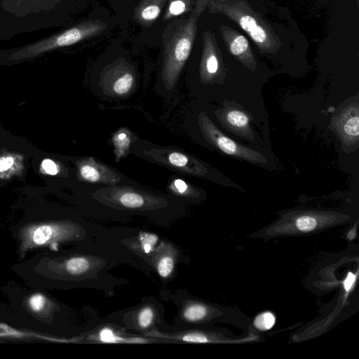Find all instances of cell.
Wrapping results in <instances>:
<instances>
[{"label": "cell", "instance_id": "cell-11", "mask_svg": "<svg viewBox=\"0 0 359 359\" xmlns=\"http://www.w3.org/2000/svg\"><path fill=\"white\" fill-rule=\"evenodd\" d=\"M133 80L130 73H123L114 81L113 86L114 92L119 95L126 93L131 88Z\"/></svg>", "mask_w": 359, "mask_h": 359}, {"label": "cell", "instance_id": "cell-17", "mask_svg": "<svg viewBox=\"0 0 359 359\" xmlns=\"http://www.w3.org/2000/svg\"><path fill=\"white\" fill-rule=\"evenodd\" d=\"M53 230L49 226H42L36 229L33 235V240L37 245H42L51 237Z\"/></svg>", "mask_w": 359, "mask_h": 359}, {"label": "cell", "instance_id": "cell-25", "mask_svg": "<svg viewBox=\"0 0 359 359\" xmlns=\"http://www.w3.org/2000/svg\"><path fill=\"white\" fill-rule=\"evenodd\" d=\"M42 167L50 175H55L57 172V168L55 163L50 159L43 160Z\"/></svg>", "mask_w": 359, "mask_h": 359}, {"label": "cell", "instance_id": "cell-28", "mask_svg": "<svg viewBox=\"0 0 359 359\" xmlns=\"http://www.w3.org/2000/svg\"><path fill=\"white\" fill-rule=\"evenodd\" d=\"M174 185L180 193H184L188 189L186 182L180 179H177L174 181Z\"/></svg>", "mask_w": 359, "mask_h": 359}, {"label": "cell", "instance_id": "cell-29", "mask_svg": "<svg viewBox=\"0 0 359 359\" xmlns=\"http://www.w3.org/2000/svg\"><path fill=\"white\" fill-rule=\"evenodd\" d=\"M355 280V276L354 274L349 273L348 276L346 278V280L344 282V286L346 291H348L352 285H353Z\"/></svg>", "mask_w": 359, "mask_h": 359}, {"label": "cell", "instance_id": "cell-5", "mask_svg": "<svg viewBox=\"0 0 359 359\" xmlns=\"http://www.w3.org/2000/svg\"><path fill=\"white\" fill-rule=\"evenodd\" d=\"M332 126L342 142L348 147L358 144L359 137V110L358 103L347 106L334 118Z\"/></svg>", "mask_w": 359, "mask_h": 359}, {"label": "cell", "instance_id": "cell-1", "mask_svg": "<svg viewBox=\"0 0 359 359\" xmlns=\"http://www.w3.org/2000/svg\"><path fill=\"white\" fill-rule=\"evenodd\" d=\"M64 0H0V36H13L55 24Z\"/></svg>", "mask_w": 359, "mask_h": 359}, {"label": "cell", "instance_id": "cell-24", "mask_svg": "<svg viewBox=\"0 0 359 359\" xmlns=\"http://www.w3.org/2000/svg\"><path fill=\"white\" fill-rule=\"evenodd\" d=\"M180 339L184 341L196 343H205L209 341L205 335L198 332L187 333L182 335Z\"/></svg>", "mask_w": 359, "mask_h": 359}, {"label": "cell", "instance_id": "cell-18", "mask_svg": "<svg viewBox=\"0 0 359 359\" xmlns=\"http://www.w3.org/2000/svg\"><path fill=\"white\" fill-rule=\"evenodd\" d=\"M204 67L205 72L209 74H214L218 70V60L216 55L205 48L204 53Z\"/></svg>", "mask_w": 359, "mask_h": 359}, {"label": "cell", "instance_id": "cell-3", "mask_svg": "<svg viewBox=\"0 0 359 359\" xmlns=\"http://www.w3.org/2000/svg\"><path fill=\"white\" fill-rule=\"evenodd\" d=\"M105 27L104 24L98 21L84 22L34 43L7 51L11 53V57L13 58L36 56L47 51L75 44L95 36Z\"/></svg>", "mask_w": 359, "mask_h": 359}, {"label": "cell", "instance_id": "cell-20", "mask_svg": "<svg viewBox=\"0 0 359 359\" xmlns=\"http://www.w3.org/2000/svg\"><path fill=\"white\" fill-rule=\"evenodd\" d=\"M81 176L87 181L96 182L100 179V174L95 167L91 165H84L81 168Z\"/></svg>", "mask_w": 359, "mask_h": 359}, {"label": "cell", "instance_id": "cell-10", "mask_svg": "<svg viewBox=\"0 0 359 359\" xmlns=\"http://www.w3.org/2000/svg\"><path fill=\"white\" fill-rule=\"evenodd\" d=\"M90 266L89 262L85 257H75L66 264L67 271L72 274H81L86 272Z\"/></svg>", "mask_w": 359, "mask_h": 359}, {"label": "cell", "instance_id": "cell-26", "mask_svg": "<svg viewBox=\"0 0 359 359\" xmlns=\"http://www.w3.org/2000/svg\"><path fill=\"white\" fill-rule=\"evenodd\" d=\"M100 337L103 341H116V336L114 334L113 332L109 329L102 330L100 332Z\"/></svg>", "mask_w": 359, "mask_h": 359}, {"label": "cell", "instance_id": "cell-8", "mask_svg": "<svg viewBox=\"0 0 359 359\" xmlns=\"http://www.w3.org/2000/svg\"><path fill=\"white\" fill-rule=\"evenodd\" d=\"M225 121L233 129L241 131L249 128V118L243 111L236 109H227L225 112Z\"/></svg>", "mask_w": 359, "mask_h": 359}, {"label": "cell", "instance_id": "cell-22", "mask_svg": "<svg viewBox=\"0 0 359 359\" xmlns=\"http://www.w3.org/2000/svg\"><path fill=\"white\" fill-rule=\"evenodd\" d=\"M188 158L183 154L179 152H172L168 156V161L173 165L183 167L188 163Z\"/></svg>", "mask_w": 359, "mask_h": 359}, {"label": "cell", "instance_id": "cell-21", "mask_svg": "<svg viewBox=\"0 0 359 359\" xmlns=\"http://www.w3.org/2000/svg\"><path fill=\"white\" fill-rule=\"evenodd\" d=\"M154 318V311L149 307L143 309L139 313L138 316V323L142 328L148 327Z\"/></svg>", "mask_w": 359, "mask_h": 359}, {"label": "cell", "instance_id": "cell-19", "mask_svg": "<svg viewBox=\"0 0 359 359\" xmlns=\"http://www.w3.org/2000/svg\"><path fill=\"white\" fill-rule=\"evenodd\" d=\"M317 226L316 219L309 215H304L296 220V226L302 231H309L314 229Z\"/></svg>", "mask_w": 359, "mask_h": 359}, {"label": "cell", "instance_id": "cell-13", "mask_svg": "<svg viewBox=\"0 0 359 359\" xmlns=\"http://www.w3.org/2000/svg\"><path fill=\"white\" fill-rule=\"evenodd\" d=\"M206 313V308L203 305L191 304L184 309L183 316L189 321H197L202 319Z\"/></svg>", "mask_w": 359, "mask_h": 359}, {"label": "cell", "instance_id": "cell-16", "mask_svg": "<svg viewBox=\"0 0 359 359\" xmlns=\"http://www.w3.org/2000/svg\"><path fill=\"white\" fill-rule=\"evenodd\" d=\"M248 47V41L243 35H237L230 43L231 53L236 56L243 54Z\"/></svg>", "mask_w": 359, "mask_h": 359}, {"label": "cell", "instance_id": "cell-23", "mask_svg": "<svg viewBox=\"0 0 359 359\" xmlns=\"http://www.w3.org/2000/svg\"><path fill=\"white\" fill-rule=\"evenodd\" d=\"M45 302V297L40 294H36L29 299V304L34 311H39L43 308Z\"/></svg>", "mask_w": 359, "mask_h": 359}, {"label": "cell", "instance_id": "cell-4", "mask_svg": "<svg viewBox=\"0 0 359 359\" xmlns=\"http://www.w3.org/2000/svg\"><path fill=\"white\" fill-rule=\"evenodd\" d=\"M201 122L206 138L224 154L252 163H266V159L259 152L241 145L225 136L206 116H201Z\"/></svg>", "mask_w": 359, "mask_h": 359}, {"label": "cell", "instance_id": "cell-15", "mask_svg": "<svg viewBox=\"0 0 359 359\" xmlns=\"http://www.w3.org/2000/svg\"><path fill=\"white\" fill-rule=\"evenodd\" d=\"M276 318L271 312H264L256 317L254 321L255 327L260 330L271 329L275 324Z\"/></svg>", "mask_w": 359, "mask_h": 359}, {"label": "cell", "instance_id": "cell-6", "mask_svg": "<svg viewBox=\"0 0 359 359\" xmlns=\"http://www.w3.org/2000/svg\"><path fill=\"white\" fill-rule=\"evenodd\" d=\"M166 0H142L135 11L136 20L144 26H149L160 15Z\"/></svg>", "mask_w": 359, "mask_h": 359}, {"label": "cell", "instance_id": "cell-27", "mask_svg": "<svg viewBox=\"0 0 359 359\" xmlns=\"http://www.w3.org/2000/svg\"><path fill=\"white\" fill-rule=\"evenodd\" d=\"M13 164V159L11 157L0 158V172L5 171L10 168Z\"/></svg>", "mask_w": 359, "mask_h": 359}, {"label": "cell", "instance_id": "cell-14", "mask_svg": "<svg viewBox=\"0 0 359 359\" xmlns=\"http://www.w3.org/2000/svg\"><path fill=\"white\" fill-rule=\"evenodd\" d=\"M175 262L173 258L169 255L162 256L157 263V271L158 274L166 278L172 273L174 269Z\"/></svg>", "mask_w": 359, "mask_h": 359}, {"label": "cell", "instance_id": "cell-2", "mask_svg": "<svg viewBox=\"0 0 359 359\" xmlns=\"http://www.w3.org/2000/svg\"><path fill=\"white\" fill-rule=\"evenodd\" d=\"M197 6L165 44L162 74L165 81L171 86L177 79L192 48L197 30V19L201 12L199 5Z\"/></svg>", "mask_w": 359, "mask_h": 359}, {"label": "cell", "instance_id": "cell-12", "mask_svg": "<svg viewBox=\"0 0 359 359\" xmlns=\"http://www.w3.org/2000/svg\"><path fill=\"white\" fill-rule=\"evenodd\" d=\"M120 203L126 208H137L144 205L143 197L136 193L126 192L119 197Z\"/></svg>", "mask_w": 359, "mask_h": 359}, {"label": "cell", "instance_id": "cell-7", "mask_svg": "<svg viewBox=\"0 0 359 359\" xmlns=\"http://www.w3.org/2000/svg\"><path fill=\"white\" fill-rule=\"evenodd\" d=\"M239 25L244 29L257 44H264L267 41L265 30L257 24L253 17L242 15L238 20Z\"/></svg>", "mask_w": 359, "mask_h": 359}, {"label": "cell", "instance_id": "cell-9", "mask_svg": "<svg viewBox=\"0 0 359 359\" xmlns=\"http://www.w3.org/2000/svg\"><path fill=\"white\" fill-rule=\"evenodd\" d=\"M189 4L190 0H170L165 18L168 19L183 14L188 10Z\"/></svg>", "mask_w": 359, "mask_h": 359}]
</instances>
